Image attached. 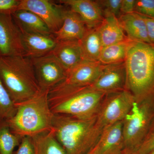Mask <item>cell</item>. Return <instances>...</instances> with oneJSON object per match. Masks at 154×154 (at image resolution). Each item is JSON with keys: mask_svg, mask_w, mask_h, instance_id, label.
I'll return each mask as SVG.
<instances>
[{"mask_svg": "<svg viewBox=\"0 0 154 154\" xmlns=\"http://www.w3.org/2000/svg\"><path fill=\"white\" fill-rule=\"evenodd\" d=\"M87 29L85 24L80 16L66 8L64 14L62 25L58 31L53 35L57 41H79L85 34Z\"/></svg>", "mask_w": 154, "mask_h": 154, "instance_id": "2e32d148", "label": "cell"}, {"mask_svg": "<svg viewBox=\"0 0 154 154\" xmlns=\"http://www.w3.org/2000/svg\"><path fill=\"white\" fill-rule=\"evenodd\" d=\"M96 115V122L102 128L123 121L136 101L135 97L127 90L107 94Z\"/></svg>", "mask_w": 154, "mask_h": 154, "instance_id": "52a82bcc", "label": "cell"}, {"mask_svg": "<svg viewBox=\"0 0 154 154\" xmlns=\"http://www.w3.org/2000/svg\"><path fill=\"white\" fill-rule=\"evenodd\" d=\"M30 59L40 90L49 91L66 79L67 70L52 52Z\"/></svg>", "mask_w": 154, "mask_h": 154, "instance_id": "ba28073f", "label": "cell"}, {"mask_svg": "<svg viewBox=\"0 0 154 154\" xmlns=\"http://www.w3.org/2000/svg\"><path fill=\"white\" fill-rule=\"evenodd\" d=\"M93 150L95 154H123L122 121L104 128Z\"/></svg>", "mask_w": 154, "mask_h": 154, "instance_id": "7c38bea8", "label": "cell"}, {"mask_svg": "<svg viewBox=\"0 0 154 154\" xmlns=\"http://www.w3.org/2000/svg\"><path fill=\"white\" fill-rule=\"evenodd\" d=\"M21 32L52 35L45 23L36 14L25 10H18L12 15Z\"/></svg>", "mask_w": 154, "mask_h": 154, "instance_id": "ffe728a7", "label": "cell"}, {"mask_svg": "<svg viewBox=\"0 0 154 154\" xmlns=\"http://www.w3.org/2000/svg\"><path fill=\"white\" fill-rule=\"evenodd\" d=\"M1 57V55H0V57Z\"/></svg>", "mask_w": 154, "mask_h": 154, "instance_id": "8d00e7d4", "label": "cell"}, {"mask_svg": "<svg viewBox=\"0 0 154 154\" xmlns=\"http://www.w3.org/2000/svg\"><path fill=\"white\" fill-rule=\"evenodd\" d=\"M58 3L78 14L88 28L98 27L104 19V13L96 1L60 0Z\"/></svg>", "mask_w": 154, "mask_h": 154, "instance_id": "4fadbf2b", "label": "cell"}, {"mask_svg": "<svg viewBox=\"0 0 154 154\" xmlns=\"http://www.w3.org/2000/svg\"><path fill=\"white\" fill-rule=\"evenodd\" d=\"M153 150L154 134H152L148 139L143 141L137 152L140 154H149Z\"/></svg>", "mask_w": 154, "mask_h": 154, "instance_id": "f546056e", "label": "cell"}, {"mask_svg": "<svg viewBox=\"0 0 154 154\" xmlns=\"http://www.w3.org/2000/svg\"><path fill=\"white\" fill-rule=\"evenodd\" d=\"M18 149L13 154H34V146L31 137H22Z\"/></svg>", "mask_w": 154, "mask_h": 154, "instance_id": "83f0119b", "label": "cell"}, {"mask_svg": "<svg viewBox=\"0 0 154 154\" xmlns=\"http://www.w3.org/2000/svg\"><path fill=\"white\" fill-rule=\"evenodd\" d=\"M16 112V105L0 79V120H8Z\"/></svg>", "mask_w": 154, "mask_h": 154, "instance_id": "d4e9b609", "label": "cell"}, {"mask_svg": "<svg viewBox=\"0 0 154 154\" xmlns=\"http://www.w3.org/2000/svg\"><path fill=\"white\" fill-rule=\"evenodd\" d=\"M125 62L105 66L96 82L90 85L99 92L105 94L125 90L126 86Z\"/></svg>", "mask_w": 154, "mask_h": 154, "instance_id": "8fae6325", "label": "cell"}, {"mask_svg": "<svg viewBox=\"0 0 154 154\" xmlns=\"http://www.w3.org/2000/svg\"><path fill=\"white\" fill-rule=\"evenodd\" d=\"M127 154H140L138 153L137 152H132L129 153H128Z\"/></svg>", "mask_w": 154, "mask_h": 154, "instance_id": "836d02e7", "label": "cell"}, {"mask_svg": "<svg viewBox=\"0 0 154 154\" xmlns=\"http://www.w3.org/2000/svg\"><path fill=\"white\" fill-rule=\"evenodd\" d=\"M34 154H67L52 131L32 137Z\"/></svg>", "mask_w": 154, "mask_h": 154, "instance_id": "603a6c76", "label": "cell"}, {"mask_svg": "<svg viewBox=\"0 0 154 154\" xmlns=\"http://www.w3.org/2000/svg\"><path fill=\"white\" fill-rule=\"evenodd\" d=\"M153 132L152 134H154V128H153Z\"/></svg>", "mask_w": 154, "mask_h": 154, "instance_id": "d590c367", "label": "cell"}, {"mask_svg": "<svg viewBox=\"0 0 154 154\" xmlns=\"http://www.w3.org/2000/svg\"><path fill=\"white\" fill-rule=\"evenodd\" d=\"M103 13L104 19L98 27L103 47L121 42L128 38L125 34L118 18L109 12Z\"/></svg>", "mask_w": 154, "mask_h": 154, "instance_id": "e0dca14e", "label": "cell"}, {"mask_svg": "<svg viewBox=\"0 0 154 154\" xmlns=\"http://www.w3.org/2000/svg\"><path fill=\"white\" fill-rule=\"evenodd\" d=\"M136 0H122L120 12L121 15L134 13Z\"/></svg>", "mask_w": 154, "mask_h": 154, "instance_id": "4dcf8cb0", "label": "cell"}, {"mask_svg": "<svg viewBox=\"0 0 154 154\" xmlns=\"http://www.w3.org/2000/svg\"><path fill=\"white\" fill-rule=\"evenodd\" d=\"M105 66L99 61H82L68 71L64 81L74 85H91L102 74Z\"/></svg>", "mask_w": 154, "mask_h": 154, "instance_id": "5bb4252c", "label": "cell"}, {"mask_svg": "<svg viewBox=\"0 0 154 154\" xmlns=\"http://www.w3.org/2000/svg\"><path fill=\"white\" fill-rule=\"evenodd\" d=\"M66 7L49 0H20L18 10L30 11L40 17L54 34L60 29Z\"/></svg>", "mask_w": 154, "mask_h": 154, "instance_id": "9c48e42d", "label": "cell"}, {"mask_svg": "<svg viewBox=\"0 0 154 154\" xmlns=\"http://www.w3.org/2000/svg\"><path fill=\"white\" fill-rule=\"evenodd\" d=\"M142 16L145 21L149 39L151 43H154V19Z\"/></svg>", "mask_w": 154, "mask_h": 154, "instance_id": "1f68e13d", "label": "cell"}, {"mask_svg": "<svg viewBox=\"0 0 154 154\" xmlns=\"http://www.w3.org/2000/svg\"><path fill=\"white\" fill-rule=\"evenodd\" d=\"M22 137L11 130L6 120H0V154H13Z\"/></svg>", "mask_w": 154, "mask_h": 154, "instance_id": "cb8c5ba5", "label": "cell"}, {"mask_svg": "<svg viewBox=\"0 0 154 154\" xmlns=\"http://www.w3.org/2000/svg\"><path fill=\"white\" fill-rule=\"evenodd\" d=\"M134 12L154 19V0H136Z\"/></svg>", "mask_w": 154, "mask_h": 154, "instance_id": "484cf974", "label": "cell"}, {"mask_svg": "<svg viewBox=\"0 0 154 154\" xmlns=\"http://www.w3.org/2000/svg\"><path fill=\"white\" fill-rule=\"evenodd\" d=\"M149 154H154V150L152 151V152H151Z\"/></svg>", "mask_w": 154, "mask_h": 154, "instance_id": "e575fe53", "label": "cell"}, {"mask_svg": "<svg viewBox=\"0 0 154 154\" xmlns=\"http://www.w3.org/2000/svg\"><path fill=\"white\" fill-rule=\"evenodd\" d=\"M0 79L15 104L33 97L40 89L30 58L1 57Z\"/></svg>", "mask_w": 154, "mask_h": 154, "instance_id": "277c9868", "label": "cell"}, {"mask_svg": "<svg viewBox=\"0 0 154 154\" xmlns=\"http://www.w3.org/2000/svg\"><path fill=\"white\" fill-rule=\"evenodd\" d=\"M20 0H0V14L12 15L18 10Z\"/></svg>", "mask_w": 154, "mask_h": 154, "instance_id": "f1b7e54d", "label": "cell"}, {"mask_svg": "<svg viewBox=\"0 0 154 154\" xmlns=\"http://www.w3.org/2000/svg\"><path fill=\"white\" fill-rule=\"evenodd\" d=\"M125 62L126 87L136 99L154 84V45L133 41Z\"/></svg>", "mask_w": 154, "mask_h": 154, "instance_id": "5b68a950", "label": "cell"}, {"mask_svg": "<svg viewBox=\"0 0 154 154\" xmlns=\"http://www.w3.org/2000/svg\"><path fill=\"white\" fill-rule=\"evenodd\" d=\"M48 92L40 90L30 99L15 104V115L6 120L14 133L32 137L52 130L54 114L50 108Z\"/></svg>", "mask_w": 154, "mask_h": 154, "instance_id": "3957f363", "label": "cell"}, {"mask_svg": "<svg viewBox=\"0 0 154 154\" xmlns=\"http://www.w3.org/2000/svg\"><path fill=\"white\" fill-rule=\"evenodd\" d=\"M106 95L90 85H74L63 81L50 90L48 103L54 115L88 119L96 116Z\"/></svg>", "mask_w": 154, "mask_h": 154, "instance_id": "6da1fadb", "label": "cell"}, {"mask_svg": "<svg viewBox=\"0 0 154 154\" xmlns=\"http://www.w3.org/2000/svg\"><path fill=\"white\" fill-rule=\"evenodd\" d=\"M79 42L83 60L99 61V56L103 47L98 27L88 28L85 34Z\"/></svg>", "mask_w": 154, "mask_h": 154, "instance_id": "44dd1931", "label": "cell"}, {"mask_svg": "<svg viewBox=\"0 0 154 154\" xmlns=\"http://www.w3.org/2000/svg\"><path fill=\"white\" fill-rule=\"evenodd\" d=\"M22 43L25 56L32 58L39 57L52 52L58 41L53 34L22 32Z\"/></svg>", "mask_w": 154, "mask_h": 154, "instance_id": "9a60e30c", "label": "cell"}, {"mask_svg": "<svg viewBox=\"0 0 154 154\" xmlns=\"http://www.w3.org/2000/svg\"><path fill=\"white\" fill-rule=\"evenodd\" d=\"M122 28L127 37L134 41L151 44L145 21L140 14L136 13L122 14L118 18Z\"/></svg>", "mask_w": 154, "mask_h": 154, "instance_id": "ac0fdd59", "label": "cell"}, {"mask_svg": "<svg viewBox=\"0 0 154 154\" xmlns=\"http://www.w3.org/2000/svg\"><path fill=\"white\" fill-rule=\"evenodd\" d=\"M133 41L128 38L124 41L103 47L99 61L105 65L125 61L128 51Z\"/></svg>", "mask_w": 154, "mask_h": 154, "instance_id": "7402d4cb", "label": "cell"}, {"mask_svg": "<svg viewBox=\"0 0 154 154\" xmlns=\"http://www.w3.org/2000/svg\"><path fill=\"white\" fill-rule=\"evenodd\" d=\"M22 33L12 15L0 14V55H24Z\"/></svg>", "mask_w": 154, "mask_h": 154, "instance_id": "30bf717a", "label": "cell"}, {"mask_svg": "<svg viewBox=\"0 0 154 154\" xmlns=\"http://www.w3.org/2000/svg\"><path fill=\"white\" fill-rule=\"evenodd\" d=\"M86 154H94V150H93V148L92 149H91Z\"/></svg>", "mask_w": 154, "mask_h": 154, "instance_id": "d6a6232c", "label": "cell"}, {"mask_svg": "<svg viewBox=\"0 0 154 154\" xmlns=\"http://www.w3.org/2000/svg\"><path fill=\"white\" fill-rule=\"evenodd\" d=\"M147 105L135 101L130 111L122 121L124 141L123 154L137 152L143 142L147 129L149 114Z\"/></svg>", "mask_w": 154, "mask_h": 154, "instance_id": "8992f818", "label": "cell"}, {"mask_svg": "<svg viewBox=\"0 0 154 154\" xmlns=\"http://www.w3.org/2000/svg\"><path fill=\"white\" fill-rule=\"evenodd\" d=\"M52 53L67 71L83 60L79 43L76 40L58 41Z\"/></svg>", "mask_w": 154, "mask_h": 154, "instance_id": "d6986e66", "label": "cell"}, {"mask_svg": "<svg viewBox=\"0 0 154 154\" xmlns=\"http://www.w3.org/2000/svg\"><path fill=\"white\" fill-rule=\"evenodd\" d=\"M102 130L96 116L81 119L54 115L52 131L67 154H87L96 144Z\"/></svg>", "mask_w": 154, "mask_h": 154, "instance_id": "7a4b0ae2", "label": "cell"}, {"mask_svg": "<svg viewBox=\"0 0 154 154\" xmlns=\"http://www.w3.org/2000/svg\"><path fill=\"white\" fill-rule=\"evenodd\" d=\"M96 2L103 12H109L118 18L121 16L120 8L122 0H100Z\"/></svg>", "mask_w": 154, "mask_h": 154, "instance_id": "4316f807", "label": "cell"}]
</instances>
